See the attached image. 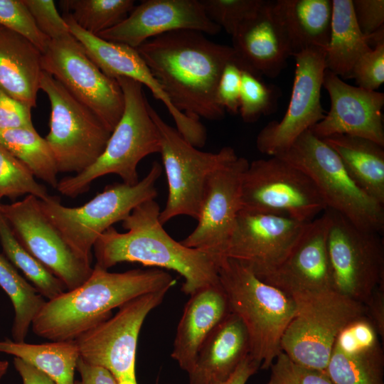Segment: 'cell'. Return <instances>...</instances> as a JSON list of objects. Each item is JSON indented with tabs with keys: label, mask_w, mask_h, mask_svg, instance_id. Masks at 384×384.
<instances>
[{
	"label": "cell",
	"mask_w": 384,
	"mask_h": 384,
	"mask_svg": "<svg viewBox=\"0 0 384 384\" xmlns=\"http://www.w3.org/2000/svg\"><path fill=\"white\" fill-rule=\"evenodd\" d=\"M116 80L124 95L122 115L100 156L83 171L58 181L56 188L64 196L75 198L87 192L93 181L107 174H116L123 183L136 185L139 181V161L160 153L159 132L149 113L143 85L129 78Z\"/></svg>",
	"instance_id": "277c9868"
},
{
	"label": "cell",
	"mask_w": 384,
	"mask_h": 384,
	"mask_svg": "<svg viewBox=\"0 0 384 384\" xmlns=\"http://www.w3.org/2000/svg\"><path fill=\"white\" fill-rule=\"evenodd\" d=\"M273 6L292 56L309 48L326 50L332 0H277L273 1Z\"/></svg>",
	"instance_id": "83f0119b"
},
{
	"label": "cell",
	"mask_w": 384,
	"mask_h": 384,
	"mask_svg": "<svg viewBox=\"0 0 384 384\" xmlns=\"http://www.w3.org/2000/svg\"><path fill=\"white\" fill-rule=\"evenodd\" d=\"M176 283L159 268L110 272L95 265L81 285L46 302L32 329L52 341H73L110 318L112 309L142 294L169 290Z\"/></svg>",
	"instance_id": "3957f363"
},
{
	"label": "cell",
	"mask_w": 384,
	"mask_h": 384,
	"mask_svg": "<svg viewBox=\"0 0 384 384\" xmlns=\"http://www.w3.org/2000/svg\"><path fill=\"white\" fill-rule=\"evenodd\" d=\"M307 223L286 216L241 210L225 257L240 262L263 279L287 257Z\"/></svg>",
	"instance_id": "ac0fdd59"
},
{
	"label": "cell",
	"mask_w": 384,
	"mask_h": 384,
	"mask_svg": "<svg viewBox=\"0 0 384 384\" xmlns=\"http://www.w3.org/2000/svg\"><path fill=\"white\" fill-rule=\"evenodd\" d=\"M60 4L80 28L95 36L124 20L134 7L133 0H63Z\"/></svg>",
	"instance_id": "e575fe53"
},
{
	"label": "cell",
	"mask_w": 384,
	"mask_h": 384,
	"mask_svg": "<svg viewBox=\"0 0 384 384\" xmlns=\"http://www.w3.org/2000/svg\"><path fill=\"white\" fill-rule=\"evenodd\" d=\"M231 312L220 282L190 296L177 326L171 355L182 370L188 373L192 369L202 344Z\"/></svg>",
	"instance_id": "cb8c5ba5"
},
{
	"label": "cell",
	"mask_w": 384,
	"mask_h": 384,
	"mask_svg": "<svg viewBox=\"0 0 384 384\" xmlns=\"http://www.w3.org/2000/svg\"><path fill=\"white\" fill-rule=\"evenodd\" d=\"M378 337L365 316L340 331L326 368L334 384H384V354Z\"/></svg>",
	"instance_id": "7402d4cb"
},
{
	"label": "cell",
	"mask_w": 384,
	"mask_h": 384,
	"mask_svg": "<svg viewBox=\"0 0 384 384\" xmlns=\"http://www.w3.org/2000/svg\"><path fill=\"white\" fill-rule=\"evenodd\" d=\"M0 144L37 177L56 188L58 173L52 151L34 127L0 130Z\"/></svg>",
	"instance_id": "1f68e13d"
},
{
	"label": "cell",
	"mask_w": 384,
	"mask_h": 384,
	"mask_svg": "<svg viewBox=\"0 0 384 384\" xmlns=\"http://www.w3.org/2000/svg\"><path fill=\"white\" fill-rule=\"evenodd\" d=\"M276 156L310 177L327 208L341 214L361 229L381 234L384 228L383 205L356 185L336 151L310 129Z\"/></svg>",
	"instance_id": "52a82bcc"
},
{
	"label": "cell",
	"mask_w": 384,
	"mask_h": 384,
	"mask_svg": "<svg viewBox=\"0 0 384 384\" xmlns=\"http://www.w3.org/2000/svg\"><path fill=\"white\" fill-rule=\"evenodd\" d=\"M371 49L356 21L352 0H332L326 69L340 78H349L357 60Z\"/></svg>",
	"instance_id": "f546056e"
},
{
	"label": "cell",
	"mask_w": 384,
	"mask_h": 384,
	"mask_svg": "<svg viewBox=\"0 0 384 384\" xmlns=\"http://www.w3.org/2000/svg\"><path fill=\"white\" fill-rule=\"evenodd\" d=\"M136 49L178 111L196 119L224 117L225 111L216 100L218 81L228 63L241 61L232 46L196 31L176 30Z\"/></svg>",
	"instance_id": "6da1fadb"
},
{
	"label": "cell",
	"mask_w": 384,
	"mask_h": 384,
	"mask_svg": "<svg viewBox=\"0 0 384 384\" xmlns=\"http://www.w3.org/2000/svg\"><path fill=\"white\" fill-rule=\"evenodd\" d=\"M250 353L247 331L231 312L201 346L188 373L189 384H218L225 381Z\"/></svg>",
	"instance_id": "d4e9b609"
},
{
	"label": "cell",
	"mask_w": 384,
	"mask_h": 384,
	"mask_svg": "<svg viewBox=\"0 0 384 384\" xmlns=\"http://www.w3.org/2000/svg\"><path fill=\"white\" fill-rule=\"evenodd\" d=\"M260 369V365L250 355L238 366L225 381L218 384H246L248 379Z\"/></svg>",
	"instance_id": "681fc988"
},
{
	"label": "cell",
	"mask_w": 384,
	"mask_h": 384,
	"mask_svg": "<svg viewBox=\"0 0 384 384\" xmlns=\"http://www.w3.org/2000/svg\"><path fill=\"white\" fill-rule=\"evenodd\" d=\"M0 27L23 36L42 53L50 41L37 28L23 0H0Z\"/></svg>",
	"instance_id": "f35d334b"
},
{
	"label": "cell",
	"mask_w": 384,
	"mask_h": 384,
	"mask_svg": "<svg viewBox=\"0 0 384 384\" xmlns=\"http://www.w3.org/2000/svg\"><path fill=\"white\" fill-rule=\"evenodd\" d=\"M2 198H3V196H2V194H1V191H0V201H1V199ZM1 204L0 203V208H1Z\"/></svg>",
	"instance_id": "816d5d0a"
},
{
	"label": "cell",
	"mask_w": 384,
	"mask_h": 384,
	"mask_svg": "<svg viewBox=\"0 0 384 384\" xmlns=\"http://www.w3.org/2000/svg\"><path fill=\"white\" fill-rule=\"evenodd\" d=\"M243 70H247L241 61L228 63L223 70L216 90L218 104L231 114H238L240 92Z\"/></svg>",
	"instance_id": "7bdbcfd3"
},
{
	"label": "cell",
	"mask_w": 384,
	"mask_h": 384,
	"mask_svg": "<svg viewBox=\"0 0 384 384\" xmlns=\"http://www.w3.org/2000/svg\"><path fill=\"white\" fill-rule=\"evenodd\" d=\"M40 90L50 103V130L46 137L58 172L77 174L104 151L111 134L102 121L57 80L43 71Z\"/></svg>",
	"instance_id": "30bf717a"
},
{
	"label": "cell",
	"mask_w": 384,
	"mask_h": 384,
	"mask_svg": "<svg viewBox=\"0 0 384 384\" xmlns=\"http://www.w3.org/2000/svg\"><path fill=\"white\" fill-rule=\"evenodd\" d=\"M42 54L43 70L90 109L112 132L124 107V95L117 80L105 75L70 33L50 40Z\"/></svg>",
	"instance_id": "5bb4252c"
},
{
	"label": "cell",
	"mask_w": 384,
	"mask_h": 384,
	"mask_svg": "<svg viewBox=\"0 0 384 384\" xmlns=\"http://www.w3.org/2000/svg\"><path fill=\"white\" fill-rule=\"evenodd\" d=\"M176 30L215 35L221 28L208 18L201 0H145L124 20L97 36L137 48L150 38Z\"/></svg>",
	"instance_id": "ffe728a7"
},
{
	"label": "cell",
	"mask_w": 384,
	"mask_h": 384,
	"mask_svg": "<svg viewBox=\"0 0 384 384\" xmlns=\"http://www.w3.org/2000/svg\"><path fill=\"white\" fill-rule=\"evenodd\" d=\"M218 276L231 311L240 318L247 331L250 356L260 369L270 368L282 352L283 334L296 314L294 299L233 259L222 261Z\"/></svg>",
	"instance_id": "5b68a950"
},
{
	"label": "cell",
	"mask_w": 384,
	"mask_h": 384,
	"mask_svg": "<svg viewBox=\"0 0 384 384\" xmlns=\"http://www.w3.org/2000/svg\"><path fill=\"white\" fill-rule=\"evenodd\" d=\"M14 365L23 384H56L46 374L18 358L14 357Z\"/></svg>",
	"instance_id": "c3c4849f"
},
{
	"label": "cell",
	"mask_w": 384,
	"mask_h": 384,
	"mask_svg": "<svg viewBox=\"0 0 384 384\" xmlns=\"http://www.w3.org/2000/svg\"><path fill=\"white\" fill-rule=\"evenodd\" d=\"M160 212L158 203L149 200L122 221L127 232L119 233L113 226L108 228L93 246L95 265L108 270L127 262L172 270L184 279L181 291L189 296L219 283L215 260L173 239L159 220Z\"/></svg>",
	"instance_id": "7a4b0ae2"
},
{
	"label": "cell",
	"mask_w": 384,
	"mask_h": 384,
	"mask_svg": "<svg viewBox=\"0 0 384 384\" xmlns=\"http://www.w3.org/2000/svg\"><path fill=\"white\" fill-rule=\"evenodd\" d=\"M169 290L139 296L119 306L115 315L91 328L75 341L80 358L107 369L117 384H138L135 364L137 341L147 315Z\"/></svg>",
	"instance_id": "4fadbf2b"
},
{
	"label": "cell",
	"mask_w": 384,
	"mask_h": 384,
	"mask_svg": "<svg viewBox=\"0 0 384 384\" xmlns=\"http://www.w3.org/2000/svg\"><path fill=\"white\" fill-rule=\"evenodd\" d=\"M264 0H201L208 18L232 36L262 6Z\"/></svg>",
	"instance_id": "74e56055"
},
{
	"label": "cell",
	"mask_w": 384,
	"mask_h": 384,
	"mask_svg": "<svg viewBox=\"0 0 384 384\" xmlns=\"http://www.w3.org/2000/svg\"><path fill=\"white\" fill-rule=\"evenodd\" d=\"M42 55L23 36L0 27V89L31 108L36 107Z\"/></svg>",
	"instance_id": "484cf974"
},
{
	"label": "cell",
	"mask_w": 384,
	"mask_h": 384,
	"mask_svg": "<svg viewBox=\"0 0 384 384\" xmlns=\"http://www.w3.org/2000/svg\"><path fill=\"white\" fill-rule=\"evenodd\" d=\"M365 316L375 328L377 334L384 338V284L378 285L363 304Z\"/></svg>",
	"instance_id": "bcb514c9"
},
{
	"label": "cell",
	"mask_w": 384,
	"mask_h": 384,
	"mask_svg": "<svg viewBox=\"0 0 384 384\" xmlns=\"http://www.w3.org/2000/svg\"><path fill=\"white\" fill-rule=\"evenodd\" d=\"M328 226L325 210L307 223L287 257L262 280L292 297L333 289L326 248Z\"/></svg>",
	"instance_id": "44dd1931"
},
{
	"label": "cell",
	"mask_w": 384,
	"mask_h": 384,
	"mask_svg": "<svg viewBox=\"0 0 384 384\" xmlns=\"http://www.w3.org/2000/svg\"><path fill=\"white\" fill-rule=\"evenodd\" d=\"M231 36L232 47L247 70L260 77L276 78L292 56L273 1H265Z\"/></svg>",
	"instance_id": "603a6c76"
},
{
	"label": "cell",
	"mask_w": 384,
	"mask_h": 384,
	"mask_svg": "<svg viewBox=\"0 0 384 384\" xmlns=\"http://www.w3.org/2000/svg\"><path fill=\"white\" fill-rule=\"evenodd\" d=\"M0 287L9 297L14 309L11 329L14 341L23 342L30 326L46 302L33 285L21 277L0 254Z\"/></svg>",
	"instance_id": "d6a6232c"
},
{
	"label": "cell",
	"mask_w": 384,
	"mask_h": 384,
	"mask_svg": "<svg viewBox=\"0 0 384 384\" xmlns=\"http://www.w3.org/2000/svg\"><path fill=\"white\" fill-rule=\"evenodd\" d=\"M326 248L332 289L364 304L384 284V245L381 234L357 227L341 214L326 208Z\"/></svg>",
	"instance_id": "7c38bea8"
},
{
	"label": "cell",
	"mask_w": 384,
	"mask_h": 384,
	"mask_svg": "<svg viewBox=\"0 0 384 384\" xmlns=\"http://www.w3.org/2000/svg\"><path fill=\"white\" fill-rule=\"evenodd\" d=\"M0 191L3 197L11 200L23 195H31L41 201L50 196L30 170L1 144Z\"/></svg>",
	"instance_id": "8d00e7d4"
},
{
	"label": "cell",
	"mask_w": 384,
	"mask_h": 384,
	"mask_svg": "<svg viewBox=\"0 0 384 384\" xmlns=\"http://www.w3.org/2000/svg\"><path fill=\"white\" fill-rule=\"evenodd\" d=\"M160 136L161 159L168 183L166 206L159 214L162 225L178 215L198 218L210 175L238 156L230 146L216 153L202 151L167 124L149 103Z\"/></svg>",
	"instance_id": "9c48e42d"
},
{
	"label": "cell",
	"mask_w": 384,
	"mask_h": 384,
	"mask_svg": "<svg viewBox=\"0 0 384 384\" xmlns=\"http://www.w3.org/2000/svg\"><path fill=\"white\" fill-rule=\"evenodd\" d=\"M326 206L310 177L280 157L249 163L242 180V210L309 223Z\"/></svg>",
	"instance_id": "8fae6325"
},
{
	"label": "cell",
	"mask_w": 384,
	"mask_h": 384,
	"mask_svg": "<svg viewBox=\"0 0 384 384\" xmlns=\"http://www.w3.org/2000/svg\"><path fill=\"white\" fill-rule=\"evenodd\" d=\"M9 363L7 361H0V379L6 374Z\"/></svg>",
	"instance_id": "f907efd6"
},
{
	"label": "cell",
	"mask_w": 384,
	"mask_h": 384,
	"mask_svg": "<svg viewBox=\"0 0 384 384\" xmlns=\"http://www.w3.org/2000/svg\"><path fill=\"white\" fill-rule=\"evenodd\" d=\"M358 87L376 91L384 82V42L363 54L355 63L349 78Z\"/></svg>",
	"instance_id": "60d3db41"
},
{
	"label": "cell",
	"mask_w": 384,
	"mask_h": 384,
	"mask_svg": "<svg viewBox=\"0 0 384 384\" xmlns=\"http://www.w3.org/2000/svg\"><path fill=\"white\" fill-rule=\"evenodd\" d=\"M338 155L356 185L384 205V149L370 140L346 134L322 139Z\"/></svg>",
	"instance_id": "f1b7e54d"
},
{
	"label": "cell",
	"mask_w": 384,
	"mask_h": 384,
	"mask_svg": "<svg viewBox=\"0 0 384 384\" xmlns=\"http://www.w3.org/2000/svg\"><path fill=\"white\" fill-rule=\"evenodd\" d=\"M31 110L0 89V130L33 127Z\"/></svg>",
	"instance_id": "f6af8a7d"
},
{
	"label": "cell",
	"mask_w": 384,
	"mask_h": 384,
	"mask_svg": "<svg viewBox=\"0 0 384 384\" xmlns=\"http://www.w3.org/2000/svg\"><path fill=\"white\" fill-rule=\"evenodd\" d=\"M0 243L6 259L23 273L43 297L51 300L65 292L63 283L21 245L1 213Z\"/></svg>",
	"instance_id": "836d02e7"
},
{
	"label": "cell",
	"mask_w": 384,
	"mask_h": 384,
	"mask_svg": "<svg viewBox=\"0 0 384 384\" xmlns=\"http://www.w3.org/2000/svg\"><path fill=\"white\" fill-rule=\"evenodd\" d=\"M0 213L21 245L58 278L67 290L84 283L92 274L90 263L79 257L42 212L36 197L1 204Z\"/></svg>",
	"instance_id": "2e32d148"
},
{
	"label": "cell",
	"mask_w": 384,
	"mask_h": 384,
	"mask_svg": "<svg viewBox=\"0 0 384 384\" xmlns=\"http://www.w3.org/2000/svg\"><path fill=\"white\" fill-rule=\"evenodd\" d=\"M293 57L294 77L287 109L280 120L269 122L256 138L258 151L270 156L286 151L325 116L321 91L326 69V50L309 48Z\"/></svg>",
	"instance_id": "9a60e30c"
},
{
	"label": "cell",
	"mask_w": 384,
	"mask_h": 384,
	"mask_svg": "<svg viewBox=\"0 0 384 384\" xmlns=\"http://www.w3.org/2000/svg\"><path fill=\"white\" fill-rule=\"evenodd\" d=\"M270 368V377L266 384H334L326 371L299 365L283 351Z\"/></svg>",
	"instance_id": "ab89813d"
},
{
	"label": "cell",
	"mask_w": 384,
	"mask_h": 384,
	"mask_svg": "<svg viewBox=\"0 0 384 384\" xmlns=\"http://www.w3.org/2000/svg\"><path fill=\"white\" fill-rule=\"evenodd\" d=\"M281 95L279 87L267 85L248 70L241 78L239 113L245 123L256 122L262 116L274 113Z\"/></svg>",
	"instance_id": "d590c367"
},
{
	"label": "cell",
	"mask_w": 384,
	"mask_h": 384,
	"mask_svg": "<svg viewBox=\"0 0 384 384\" xmlns=\"http://www.w3.org/2000/svg\"><path fill=\"white\" fill-rule=\"evenodd\" d=\"M352 5L357 24L367 38L384 28L383 0H352Z\"/></svg>",
	"instance_id": "ee69618b"
},
{
	"label": "cell",
	"mask_w": 384,
	"mask_h": 384,
	"mask_svg": "<svg viewBox=\"0 0 384 384\" xmlns=\"http://www.w3.org/2000/svg\"><path fill=\"white\" fill-rule=\"evenodd\" d=\"M162 166L154 161L148 174L134 186L124 183L107 185L90 201L78 207H66L58 196L38 199L40 208L63 239L82 259L91 263L92 249L114 223L124 220L139 204L157 196L156 181Z\"/></svg>",
	"instance_id": "8992f818"
},
{
	"label": "cell",
	"mask_w": 384,
	"mask_h": 384,
	"mask_svg": "<svg viewBox=\"0 0 384 384\" xmlns=\"http://www.w3.org/2000/svg\"><path fill=\"white\" fill-rule=\"evenodd\" d=\"M292 298L297 311L283 334L282 351L299 365L326 371L338 334L365 316V306L333 289Z\"/></svg>",
	"instance_id": "ba28073f"
},
{
	"label": "cell",
	"mask_w": 384,
	"mask_h": 384,
	"mask_svg": "<svg viewBox=\"0 0 384 384\" xmlns=\"http://www.w3.org/2000/svg\"><path fill=\"white\" fill-rule=\"evenodd\" d=\"M0 352L21 359L56 384H75L74 375L80 353L75 340L33 344L5 339L0 341Z\"/></svg>",
	"instance_id": "4dcf8cb0"
},
{
	"label": "cell",
	"mask_w": 384,
	"mask_h": 384,
	"mask_svg": "<svg viewBox=\"0 0 384 384\" xmlns=\"http://www.w3.org/2000/svg\"><path fill=\"white\" fill-rule=\"evenodd\" d=\"M37 28L50 40L70 34L69 27L52 0H23Z\"/></svg>",
	"instance_id": "b9f144b4"
},
{
	"label": "cell",
	"mask_w": 384,
	"mask_h": 384,
	"mask_svg": "<svg viewBox=\"0 0 384 384\" xmlns=\"http://www.w3.org/2000/svg\"><path fill=\"white\" fill-rule=\"evenodd\" d=\"M76 370L80 380L75 384H117L112 375L105 368L90 364L79 358Z\"/></svg>",
	"instance_id": "7dc6e473"
},
{
	"label": "cell",
	"mask_w": 384,
	"mask_h": 384,
	"mask_svg": "<svg viewBox=\"0 0 384 384\" xmlns=\"http://www.w3.org/2000/svg\"><path fill=\"white\" fill-rule=\"evenodd\" d=\"M70 34L81 44L88 58L107 76L131 78L147 87L154 97L163 95V89L136 48L109 41L80 28L68 13L63 14Z\"/></svg>",
	"instance_id": "4316f807"
},
{
	"label": "cell",
	"mask_w": 384,
	"mask_h": 384,
	"mask_svg": "<svg viewBox=\"0 0 384 384\" xmlns=\"http://www.w3.org/2000/svg\"><path fill=\"white\" fill-rule=\"evenodd\" d=\"M323 87L330 99V109L311 132L324 139L336 134L358 137L384 146L383 107L384 94L347 84L326 69Z\"/></svg>",
	"instance_id": "d6986e66"
},
{
	"label": "cell",
	"mask_w": 384,
	"mask_h": 384,
	"mask_svg": "<svg viewBox=\"0 0 384 384\" xmlns=\"http://www.w3.org/2000/svg\"><path fill=\"white\" fill-rule=\"evenodd\" d=\"M248 161L241 156L208 177L195 229L181 242L210 255L219 266L242 210V180Z\"/></svg>",
	"instance_id": "e0dca14e"
}]
</instances>
